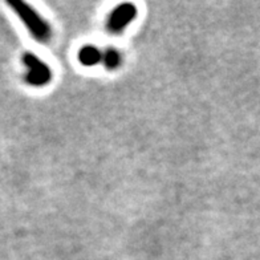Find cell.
<instances>
[{
	"label": "cell",
	"instance_id": "obj_3",
	"mask_svg": "<svg viewBox=\"0 0 260 260\" xmlns=\"http://www.w3.org/2000/svg\"><path fill=\"white\" fill-rule=\"evenodd\" d=\"M137 15V8L133 4L125 3L121 4L112 12L109 20H108V28L113 34H120L127 25L133 21V19Z\"/></svg>",
	"mask_w": 260,
	"mask_h": 260
},
{
	"label": "cell",
	"instance_id": "obj_5",
	"mask_svg": "<svg viewBox=\"0 0 260 260\" xmlns=\"http://www.w3.org/2000/svg\"><path fill=\"white\" fill-rule=\"evenodd\" d=\"M105 68L108 69H116L118 68V65L121 64V55L116 49H108L103 53V60Z\"/></svg>",
	"mask_w": 260,
	"mask_h": 260
},
{
	"label": "cell",
	"instance_id": "obj_4",
	"mask_svg": "<svg viewBox=\"0 0 260 260\" xmlns=\"http://www.w3.org/2000/svg\"><path fill=\"white\" fill-rule=\"evenodd\" d=\"M79 58L82 65L93 67V65L101 62V60H103V53H101V51L97 49L96 47L88 45V47H84V48L80 51Z\"/></svg>",
	"mask_w": 260,
	"mask_h": 260
},
{
	"label": "cell",
	"instance_id": "obj_2",
	"mask_svg": "<svg viewBox=\"0 0 260 260\" xmlns=\"http://www.w3.org/2000/svg\"><path fill=\"white\" fill-rule=\"evenodd\" d=\"M23 62L28 68L27 81L34 86H44L49 82L52 77L51 69L44 61H41L36 55L27 52L23 56Z\"/></svg>",
	"mask_w": 260,
	"mask_h": 260
},
{
	"label": "cell",
	"instance_id": "obj_1",
	"mask_svg": "<svg viewBox=\"0 0 260 260\" xmlns=\"http://www.w3.org/2000/svg\"><path fill=\"white\" fill-rule=\"evenodd\" d=\"M7 4L12 8L15 14L20 17L21 21L24 23L28 31L35 39L40 43H47L51 38V27L44 19H41L40 15L35 10H32L28 4L23 2H16V0H8Z\"/></svg>",
	"mask_w": 260,
	"mask_h": 260
}]
</instances>
